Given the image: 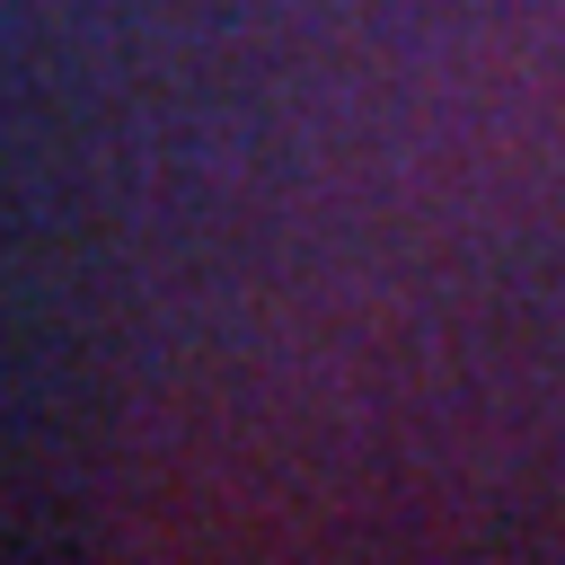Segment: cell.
I'll return each instance as SVG.
<instances>
[]
</instances>
